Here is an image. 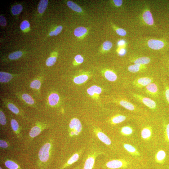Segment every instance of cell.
I'll return each instance as SVG.
<instances>
[{
  "instance_id": "22",
  "label": "cell",
  "mask_w": 169,
  "mask_h": 169,
  "mask_svg": "<svg viewBox=\"0 0 169 169\" xmlns=\"http://www.w3.org/2000/svg\"><path fill=\"white\" fill-rule=\"evenodd\" d=\"M124 164V162L121 160H114L108 162L106 165L109 168L115 169L122 167Z\"/></svg>"
},
{
  "instance_id": "8",
  "label": "cell",
  "mask_w": 169,
  "mask_h": 169,
  "mask_svg": "<svg viewBox=\"0 0 169 169\" xmlns=\"http://www.w3.org/2000/svg\"><path fill=\"white\" fill-rule=\"evenodd\" d=\"M1 99L5 106L14 114L25 117L23 111L11 100L2 96H1Z\"/></svg>"
},
{
  "instance_id": "27",
  "label": "cell",
  "mask_w": 169,
  "mask_h": 169,
  "mask_svg": "<svg viewBox=\"0 0 169 169\" xmlns=\"http://www.w3.org/2000/svg\"><path fill=\"white\" fill-rule=\"evenodd\" d=\"M88 79V76L86 74H82L75 77L74 82L77 84H81L86 82Z\"/></svg>"
},
{
  "instance_id": "33",
  "label": "cell",
  "mask_w": 169,
  "mask_h": 169,
  "mask_svg": "<svg viewBox=\"0 0 169 169\" xmlns=\"http://www.w3.org/2000/svg\"><path fill=\"white\" fill-rule=\"evenodd\" d=\"M112 26L116 32L119 36L121 37H125L127 35V32L124 29L119 28L115 25L113 24Z\"/></svg>"
},
{
  "instance_id": "23",
  "label": "cell",
  "mask_w": 169,
  "mask_h": 169,
  "mask_svg": "<svg viewBox=\"0 0 169 169\" xmlns=\"http://www.w3.org/2000/svg\"><path fill=\"white\" fill-rule=\"evenodd\" d=\"M104 75L106 79L110 82H115L118 78L117 75L115 72L111 70H106L104 73Z\"/></svg>"
},
{
  "instance_id": "20",
  "label": "cell",
  "mask_w": 169,
  "mask_h": 169,
  "mask_svg": "<svg viewBox=\"0 0 169 169\" xmlns=\"http://www.w3.org/2000/svg\"><path fill=\"white\" fill-rule=\"evenodd\" d=\"M99 154L97 153H95L89 155L85 161L83 169H92L96 158Z\"/></svg>"
},
{
  "instance_id": "2",
  "label": "cell",
  "mask_w": 169,
  "mask_h": 169,
  "mask_svg": "<svg viewBox=\"0 0 169 169\" xmlns=\"http://www.w3.org/2000/svg\"><path fill=\"white\" fill-rule=\"evenodd\" d=\"M127 94L134 102L141 104L152 111H158L161 108H165L162 103L141 94L127 90Z\"/></svg>"
},
{
  "instance_id": "48",
  "label": "cell",
  "mask_w": 169,
  "mask_h": 169,
  "mask_svg": "<svg viewBox=\"0 0 169 169\" xmlns=\"http://www.w3.org/2000/svg\"><path fill=\"white\" fill-rule=\"evenodd\" d=\"M63 29L62 26H59L54 31V36H56L59 34L61 31Z\"/></svg>"
},
{
  "instance_id": "39",
  "label": "cell",
  "mask_w": 169,
  "mask_h": 169,
  "mask_svg": "<svg viewBox=\"0 0 169 169\" xmlns=\"http://www.w3.org/2000/svg\"><path fill=\"white\" fill-rule=\"evenodd\" d=\"M163 124L165 127L166 136L167 140L169 142V121L163 118Z\"/></svg>"
},
{
  "instance_id": "15",
  "label": "cell",
  "mask_w": 169,
  "mask_h": 169,
  "mask_svg": "<svg viewBox=\"0 0 169 169\" xmlns=\"http://www.w3.org/2000/svg\"><path fill=\"white\" fill-rule=\"evenodd\" d=\"M17 75L11 74L7 72H0V83L1 84L9 83L16 79Z\"/></svg>"
},
{
  "instance_id": "45",
  "label": "cell",
  "mask_w": 169,
  "mask_h": 169,
  "mask_svg": "<svg viewBox=\"0 0 169 169\" xmlns=\"http://www.w3.org/2000/svg\"><path fill=\"white\" fill-rule=\"evenodd\" d=\"M0 147L3 149H7L9 147V144L6 141L1 140H0Z\"/></svg>"
},
{
  "instance_id": "16",
  "label": "cell",
  "mask_w": 169,
  "mask_h": 169,
  "mask_svg": "<svg viewBox=\"0 0 169 169\" xmlns=\"http://www.w3.org/2000/svg\"><path fill=\"white\" fill-rule=\"evenodd\" d=\"M47 127L45 124L39 123L33 127L29 132V136L31 138H34L38 136L42 131Z\"/></svg>"
},
{
  "instance_id": "19",
  "label": "cell",
  "mask_w": 169,
  "mask_h": 169,
  "mask_svg": "<svg viewBox=\"0 0 169 169\" xmlns=\"http://www.w3.org/2000/svg\"><path fill=\"white\" fill-rule=\"evenodd\" d=\"M60 99V96L57 93L52 92L48 97L47 103L50 106L55 107L58 104Z\"/></svg>"
},
{
  "instance_id": "34",
  "label": "cell",
  "mask_w": 169,
  "mask_h": 169,
  "mask_svg": "<svg viewBox=\"0 0 169 169\" xmlns=\"http://www.w3.org/2000/svg\"><path fill=\"white\" fill-rule=\"evenodd\" d=\"M23 55V53L21 51H17L10 54L8 58L10 60H15L21 57Z\"/></svg>"
},
{
  "instance_id": "44",
  "label": "cell",
  "mask_w": 169,
  "mask_h": 169,
  "mask_svg": "<svg viewBox=\"0 0 169 169\" xmlns=\"http://www.w3.org/2000/svg\"><path fill=\"white\" fill-rule=\"evenodd\" d=\"M30 26V24L28 21L24 20L21 23L20 28L22 30H24L29 28Z\"/></svg>"
},
{
  "instance_id": "47",
  "label": "cell",
  "mask_w": 169,
  "mask_h": 169,
  "mask_svg": "<svg viewBox=\"0 0 169 169\" xmlns=\"http://www.w3.org/2000/svg\"><path fill=\"white\" fill-rule=\"evenodd\" d=\"M7 22L6 18L2 16H0V24L2 26H5Z\"/></svg>"
},
{
  "instance_id": "25",
  "label": "cell",
  "mask_w": 169,
  "mask_h": 169,
  "mask_svg": "<svg viewBox=\"0 0 169 169\" xmlns=\"http://www.w3.org/2000/svg\"><path fill=\"white\" fill-rule=\"evenodd\" d=\"M87 93L91 96H93L95 94L99 95L102 92L101 88L97 86H93L87 90Z\"/></svg>"
},
{
  "instance_id": "7",
  "label": "cell",
  "mask_w": 169,
  "mask_h": 169,
  "mask_svg": "<svg viewBox=\"0 0 169 169\" xmlns=\"http://www.w3.org/2000/svg\"><path fill=\"white\" fill-rule=\"evenodd\" d=\"M160 75L169 82V55H163L161 57L157 69Z\"/></svg>"
},
{
  "instance_id": "42",
  "label": "cell",
  "mask_w": 169,
  "mask_h": 169,
  "mask_svg": "<svg viewBox=\"0 0 169 169\" xmlns=\"http://www.w3.org/2000/svg\"><path fill=\"white\" fill-rule=\"evenodd\" d=\"M121 132L124 135H129L132 132V128L129 126H125L122 128Z\"/></svg>"
},
{
  "instance_id": "26",
  "label": "cell",
  "mask_w": 169,
  "mask_h": 169,
  "mask_svg": "<svg viewBox=\"0 0 169 169\" xmlns=\"http://www.w3.org/2000/svg\"><path fill=\"white\" fill-rule=\"evenodd\" d=\"M67 4L69 8L78 13H81L83 12L82 9L80 7L73 2H68Z\"/></svg>"
},
{
  "instance_id": "3",
  "label": "cell",
  "mask_w": 169,
  "mask_h": 169,
  "mask_svg": "<svg viewBox=\"0 0 169 169\" xmlns=\"http://www.w3.org/2000/svg\"><path fill=\"white\" fill-rule=\"evenodd\" d=\"M162 91V86L160 78L159 80L149 84L138 93L163 104Z\"/></svg>"
},
{
  "instance_id": "1",
  "label": "cell",
  "mask_w": 169,
  "mask_h": 169,
  "mask_svg": "<svg viewBox=\"0 0 169 169\" xmlns=\"http://www.w3.org/2000/svg\"><path fill=\"white\" fill-rule=\"evenodd\" d=\"M158 70L148 73L126 77V85L127 90L139 93L149 84L160 79Z\"/></svg>"
},
{
  "instance_id": "17",
  "label": "cell",
  "mask_w": 169,
  "mask_h": 169,
  "mask_svg": "<svg viewBox=\"0 0 169 169\" xmlns=\"http://www.w3.org/2000/svg\"><path fill=\"white\" fill-rule=\"evenodd\" d=\"M96 136L98 139L101 142L107 145H110L111 144V141L109 138L105 134L96 128L93 129Z\"/></svg>"
},
{
  "instance_id": "13",
  "label": "cell",
  "mask_w": 169,
  "mask_h": 169,
  "mask_svg": "<svg viewBox=\"0 0 169 169\" xmlns=\"http://www.w3.org/2000/svg\"><path fill=\"white\" fill-rule=\"evenodd\" d=\"M51 148V145L49 143L45 144L41 148L39 152L38 157L42 162H46L48 160Z\"/></svg>"
},
{
  "instance_id": "9",
  "label": "cell",
  "mask_w": 169,
  "mask_h": 169,
  "mask_svg": "<svg viewBox=\"0 0 169 169\" xmlns=\"http://www.w3.org/2000/svg\"><path fill=\"white\" fill-rule=\"evenodd\" d=\"M15 95L24 105L33 108L38 107L36 101L29 94L20 91H16Z\"/></svg>"
},
{
  "instance_id": "51",
  "label": "cell",
  "mask_w": 169,
  "mask_h": 169,
  "mask_svg": "<svg viewBox=\"0 0 169 169\" xmlns=\"http://www.w3.org/2000/svg\"><path fill=\"white\" fill-rule=\"evenodd\" d=\"M49 35L51 36H53L54 35V31H51L49 33Z\"/></svg>"
},
{
  "instance_id": "10",
  "label": "cell",
  "mask_w": 169,
  "mask_h": 169,
  "mask_svg": "<svg viewBox=\"0 0 169 169\" xmlns=\"http://www.w3.org/2000/svg\"><path fill=\"white\" fill-rule=\"evenodd\" d=\"M162 86V99L165 108L169 109V82L160 75Z\"/></svg>"
},
{
  "instance_id": "50",
  "label": "cell",
  "mask_w": 169,
  "mask_h": 169,
  "mask_svg": "<svg viewBox=\"0 0 169 169\" xmlns=\"http://www.w3.org/2000/svg\"><path fill=\"white\" fill-rule=\"evenodd\" d=\"M125 44V41L123 40H121L119 41L118 43V45L120 47H122Z\"/></svg>"
},
{
  "instance_id": "35",
  "label": "cell",
  "mask_w": 169,
  "mask_h": 169,
  "mask_svg": "<svg viewBox=\"0 0 169 169\" xmlns=\"http://www.w3.org/2000/svg\"><path fill=\"white\" fill-rule=\"evenodd\" d=\"M166 156L165 152L163 150L159 151L157 153L156 158L157 160L159 162H162Z\"/></svg>"
},
{
  "instance_id": "46",
  "label": "cell",
  "mask_w": 169,
  "mask_h": 169,
  "mask_svg": "<svg viewBox=\"0 0 169 169\" xmlns=\"http://www.w3.org/2000/svg\"><path fill=\"white\" fill-rule=\"evenodd\" d=\"M112 2L114 6L117 7H121L123 3L122 0H113Z\"/></svg>"
},
{
  "instance_id": "43",
  "label": "cell",
  "mask_w": 169,
  "mask_h": 169,
  "mask_svg": "<svg viewBox=\"0 0 169 169\" xmlns=\"http://www.w3.org/2000/svg\"><path fill=\"white\" fill-rule=\"evenodd\" d=\"M124 148L128 152L133 153L136 151V149L133 146L128 144H125L124 145Z\"/></svg>"
},
{
  "instance_id": "4",
  "label": "cell",
  "mask_w": 169,
  "mask_h": 169,
  "mask_svg": "<svg viewBox=\"0 0 169 169\" xmlns=\"http://www.w3.org/2000/svg\"><path fill=\"white\" fill-rule=\"evenodd\" d=\"M127 77L141 75L149 73L156 71L151 68L148 65L131 64L127 67Z\"/></svg>"
},
{
  "instance_id": "29",
  "label": "cell",
  "mask_w": 169,
  "mask_h": 169,
  "mask_svg": "<svg viewBox=\"0 0 169 169\" xmlns=\"http://www.w3.org/2000/svg\"><path fill=\"white\" fill-rule=\"evenodd\" d=\"M48 3L47 0H41L38 7V11L40 14H42L46 9Z\"/></svg>"
},
{
  "instance_id": "12",
  "label": "cell",
  "mask_w": 169,
  "mask_h": 169,
  "mask_svg": "<svg viewBox=\"0 0 169 169\" xmlns=\"http://www.w3.org/2000/svg\"><path fill=\"white\" fill-rule=\"evenodd\" d=\"M69 127L71 130L70 135L71 137L78 136L82 130V123L80 120L77 118H73L71 120Z\"/></svg>"
},
{
  "instance_id": "40",
  "label": "cell",
  "mask_w": 169,
  "mask_h": 169,
  "mask_svg": "<svg viewBox=\"0 0 169 169\" xmlns=\"http://www.w3.org/2000/svg\"><path fill=\"white\" fill-rule=\"evenodd\" d=\"M56 56H51L47 59L46 61V65L48 66H51L54 65L56 61Z\"/></svg>"
},
{
  "instance_id": "32",
  "label": "cell",
  "mask_w": 169,
  "mask_h": 169,
  "mask_svg": "<svg viewBox=\"0 0 169 169\" xmlns=\"http://www.w3.org/2000/svg\"><path fill=\"white\" fill-rule=\"evenodd\" d=\"M11 124L14 132L16 134H19L20 132V126L17 120L14 118L11 119Z\"/></svg>"
},
{
  "instance_id": "18",
  "label": "cell",
  "mask_w": 169,
  "mask_h": 169,
  "mask_svg": "<svg viewBox=\"0 0 169 169\" xmlns=\"http://www.w3.org/2000/svg\"><path fill=\"white\" fill-rule=\"evenodd\" d=\"M42 77H39L33 80L30 84V88L38 93H40L42 82Z\"/></svg>"
},
{
  "instance_id": "14",
  "label": "cell",
  "mask_w": 169,
  "mask_h": 169,
  "mask_svg": "<svg viewBox=\"0 0 169 169\" xmlns=\"http://www.w3.org/2000/svg\"><path fill=\"white\" fill-rule=\"evenodd\" d=\"M142 19L144 23L149 26L154 24V20L152 13L148 9H145L142 14Z\"/></svg>"
},
{
  "instance_id": "24",
  "label": "cell",
  "mask_w": 169,
  "mask_h": 169,
  "mask_svg": "<svg viewBox=\"0 0 169 169\" xmlns=\"http://www.w3.org/2000/svg\"><path fill=\"white\" fill-rule=\"evenodd\" d=\"M127 117L123 115L118 114L113 117L111 119V122L113 124H117L125 121Z\"/></svg>"
},
{
  "instance_id": "38",
  "label": "cell",
  "mask_w": 169,
  "mask_h": 169,
  "mask_svg": "<svg viewBox=\"0 0 169 169\" xmlns=\"http://www.w3.org/2000/svg\"><path fill=\"white\" fill-rule=\"evenodd\" d=\"M151 134V132L149 129L147 128H144L142 131L141 135L142 137L145 139L149 138Z\"/></svg>"
},
{
  "instance_id": "11",
  "label": "cell",
  "mask_w": 169,
  "mask_h": 169,
  "mask_svg": "<svg viewBox=\"0 0 169 169\" xmlns=\"http://www.w3.org/2000/svg\"><path fill=\"white\" fill-rule=\"evenodd\" d=\"M129 63L142 65H149L152 61V58L147 56L132 55L130 56L128 59Z\"/></svg>"
},
{
  "instance_id": "28",
  "label": "cell",
  "mask_w": 169,
  "mask_h": 169,
  "mask_svg": "<svg viewBox=\"0 0 169 169\" xmlns=\"http://www.w3.org/2000/svg\"><path fill=\"white\" fill-rule=\"evenodd\" d=\"M79 154L78 153H77L74 154L67 161L64 165L63 166V168L69 165H71L76 162L79 159Z\"/></svg>"
},
{
  "instance_id": "21",
  "label": "cell",
  "mask_w": 169,
  "mask_h": 169,
  "mask_svg": "<svg viewBox=\"0 0 169 169\" xmlns=\"http://www.w3.org/2000/svg\"><path fill=\"white\" fill-rule=\"evenodd\" d=\"M88 33V29L83 26L77 27L75 29L74 32V35L79 39L84 38L87 36Z\"/></svg>"
},
{
  "instance_id": "37",
  "label": "cell",
  "mask_w": 169,
  "mask_h": 169,
  "mask_svg": "<svg viewBox=\"0 0 169 169\" xmlns=\"http://www.w3.org/2000/svg\"><path fill=\"white\" fill-rule=\"evenodd\" d=\"M23 9V7L21 5H17L14 6L12 8L11 11L14 15L20 14Z\"/></svg>"
},
{
  "instance_id": "41",
  "label": "cell",
  "mask_w": 169,
  "mask_h": 169,
  "mask_svg": "<svg viewBox=\"0 0 169 169\" xmlns=\"http://www.w3.org/2000/svg\"><path fill=\"white\" fill-rule=\"evenodd\" d=\"M83 57L80 55H78L74 58V65H78L82 64L84 61Z\"/></svg>"
},
{
  "instance_id": "36",
  "label": "cell",
  "mask_w": 169,
  "mask_h": 169,
  "mask_svg": "<svg viewBox=\"0 0 169 169\" xmlns=\"http://www.w3.org/2000/svg\"><path fill=\"white\" fill-rule=\"evenodd\" d=\"M7 123V119L5 114L1 108L0 109V123L2 126H4L6 125Z\"/></svg>"
},
{
  "instance_id": "52",
  "label": "cell",
  "mask_w": 169,
  "mask_h": 169,
  "mask_svg": "<svg viewBox=\"0 0 169 169\" xmlns=\"http://www.w3.org/2000/svg\"><path fill=\"white\" fill-rule=\"evenodd\" d=\"M0 169H3L1 167H0Z\"/></svg>"
},
{
  "instance_id": "6",
  "label": "cell",
  "mask_w": 169,
  "mask_h": 169,
  "mask_svg": "<svg viewBox=\"0 0 169 169\" xmlns=\"http://www.w3.org/2000/svg\"><path fill=\"white\" fill-rule=\"evenodd\" d=\"M146 46L149 49L154 51H164L168 46V42L164 39H150L146 41Z\"/></svg>"
},
{
  "instance_id": "49",
  "label": "cell",
  "mask_w": 169,
  "mask_h": 169,
  "mask_svg": "<svg viewBox=\"0 0 169 169\" xmlns=\"http://www.w3.org/2000/svg\"><path fill=\"white\" fill-rule=\"evenodd\" d=\"M118 53L119 56H122L126 54V51L125 49L121 48L118 51Z\"/></svg>"
},
{
  "instance_id": "31",
  "label": "cell",
  "mask_w": 169,
  "mask_h": 169,
  "mask_svg": "<svg viewBox=\"0 0 169 169\" xmlns=\"http://www.w3.org/2000/svg\"><path fill=\"white\" fill-rule=\"evenodd\" d=\"M6 167L9 169H20L19 165L15 162L11 160H7L5 162Z\"/></svg>"
},
{
  "instance_id": "30",
  "label": "cell",
  "mask_w": 169,
  "mask_h": 169,
  "mask_svg": "<svg viewBox=\"0 0 169 169\" xmlns=\"http://www.w3.org/2000/svg\"><path fill=\"white\" fill-rule=\"evenodd\" d=\"M113 46V43L110 41H106L103 44L101 47V51L103 52L109 51Z\"/></svg>"
},
{
  "instance_id": "5",
  "label": "cell",
  "mask_w": 169,
  "mask_h": 169,
  "mask_svg": "<svg viewBox=\"0 0 169 169\" xmlns=\"http://www.w3.org/2000/svg\"><path fill=\"white\" fill-rule=\"evenodd\" d=\"M114 101L130 111L138 112L142 110L141 107L134 103L135 102H133V101L128 96V97L124 96L114 99Z\"/></svg>"
}]
</instances>
